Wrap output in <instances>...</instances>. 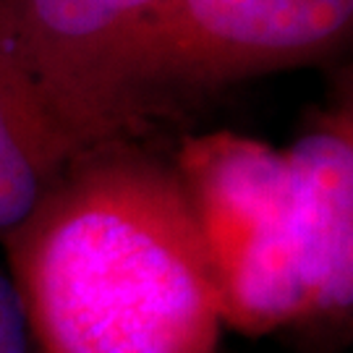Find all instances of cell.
I'll list each match as a JSON object with an SVG mask.
<instances>
[{
    "label": "cell",
    "instance_id": "obj_2",
    "mask_svg": "<svg viewBox=\"0 0 353 353\" xmlns=\"http://www.w3.org/2000/svg\"><path fill=\"white\" fill-rule=\"evenodd\" d=\"M351 26L353 0H163L121 63L128 123L139 134L243 81L325 63Z\"/></svg>",
    "mask_w": 353,
    "mask_h": 353
},
{
    "label": "cell",
    "instance_id": "obj_7",
    "mask_svg": "<svg viewBox=\"0 0 353 353\" xmlns=\"http://www.w3.org/2000/svg\"><path fill=\"white\" fill-rule=\"evenodd\" d=\"M32 330L21 293L8 272L0 270V353H29Z\"/></svg>",
    "mask_w": 353,
    "mask_h": 353
},
{
    "label": "cell",
    "instance_id": "obj_4",
    "mask_svg": "<svg viewBox=\"0 0 353 353\" xmlns=\"http://www.w3.org/2000/svg\"><path fill=\"white\" fill-rule=\"evenodd\" d=\"M160 3L0 0V65L79 150L137 137L121 97V63Z\"/></svg>",
    "mask_w": 353,
    "mask_h": 353
},
{
    "label": "cell",
    "instance_id": "obj_5",
    "mask_svg": "<svg viewBox=\"0 0 353 353\" xmlns=\"http://www.w3.org/2000/svg\"><path fill=\"white\" fill-rule=\"evenodd\" d=\"M283 152L299 214L306 325H341L353 303L351 102L322 115Z\"/></svg>",
    "mask_w": 353,
    "mask_h": 353
},
{
    "label": "cell",
    "instance_id": "obj_1",
    "mask_svg": "<svg viewBox=\"0 0 353 353\" xmlns=\"http://www.w3.org/2000/svg\"><path fill=\"white\" fill-rule=\"evenodd\" d=\"M42 353H214L212 262L173 160L137 137L79 150L3 236Z\"/></svg>",
    "mask_w": 353,
    "mask_h": 353
},
{
    "label": "cell",
    "instance_id": "obj_6",
    "mask_svg": "<svg viewBox=\"0 0 353 353\" xmlns=\"http://www.w3.org/2000/svg\"><path fill=\"white\" fill-rule=\"evenodd\" d=\"M79 147L0 65V239L34 210Z\"/></svg>",
    "mask_w": 353,
    "mask_h": 353
},
{
    "label": "cell",
    "instance_id": "obj_3",
    "mask_svg": "<svg viewBox=\"0 0 353 353\" xmlns=\"http://www.w3.org/2000/svg\"><path fill=\"white\" fill-rule=\"evenodd\" d=\"M212 262L223 325L267 335L306 325L301 236L285 152L230 131L173 154Z\"/></svg>",
    "mask_w": 353,
    "mask_h": 353
}]
</instances>
